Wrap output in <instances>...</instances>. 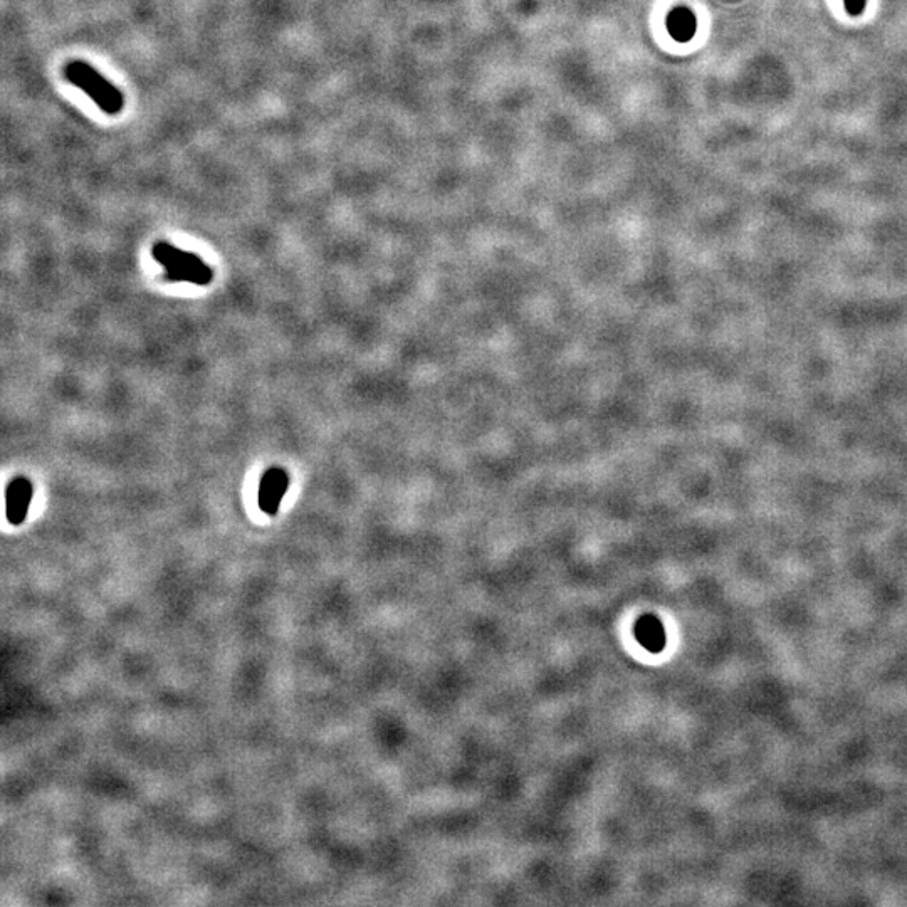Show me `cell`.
<instances>
[{"label": "cell", "mask_w": 907, "mask_h": 907, "mask_svg": "<svg viewBox=\"0 0 907 907\" xmlns=\"http://www.w3.org/2000/svg\"><path fill=\"white\" fill-rule=\"evenodd\" d=\"M637 637L649 651L659 652L666 644V635L661 622L654 617H645L637 625Z\"/></svg>", "instance_id": "6"}, {"label": "cell", "mask_w": 907, "mask_h": 907, "mask_svg": "<svg viewBox=\"0 0 907 907\" xmlns=\"http://www.w3.org/2000/svg\"><path fill=\"white\" fill-rule=\"evenodd\" d=\"M867 0H844L845 11L852 17H857L866 9Z\"/></svg>", "instance_id": "7"}, {"label": "cell", "mask_w": 907, "mask_h": 907, "mask_svg": "<svg viewBox=\"0 0 907 907\" xmlns=\"http://www.w3.org/2000/svg\"><path fill=\"white\" fill-rule=\"evenodd\" d=\"M667 31L671 34L672 39L677 42H689L693 39L698 29V21L691 9L684 6H677L672 9L667 16Z\"/></svg>", "instance_id": "5"}, {"label": "cell", "mask_w": 907, "mask_h": 907, "mask_svg": "<svg viewBox=\"0 0 907 907\" xmlns=\"http://www.w3.org/2000/svg\"><path fill=\"white\" fill-rule=\"evenodd\" d=\"M153 257L165 268V276L177 283H192L207 286L212 283V269L192 252H185L167 242H158L153 247Z\"/></svg>", "instance_id": "2"}, {"label": "cell", "mask_w": 907, "mask_h": 907, "mask_svg": "<svg viewBox=\"0 0 907 907\" xmlns=\"http://www.w3.org/2000/svg\"><path fill=\"white\" fill-rule=\"evenodd\" d=\"M289 488L288 472L279 467L269 469L259 486V508L269 516L278 513L279 504Z\"/></svg>", "instance_id": "3"}, {"label": "cell", "mask_w": 907, "mask_h": 907, "mask_svg": "<svg viewBox=\"0 0 907 907\" xmlns=\"http://www.w3.org/2000/svg\"><path fill=\"white\" fill-rule=\"evenodd\" d=\"M32 484L29 479L17 478L7 486V520L12 525H21L26 520L32 501Z\"/></svg>", "instance_id": "4"}, {"label": "cell", "mask_w": 907, "mask_h": 907, "mask_svg": "<svg viewBox=\"0 0 907 907\" xmlns=\"http://www.w3.org/2000/svg\"><path fill=\"white\" fill-rule=\"evenodd\" d=\"M64 78L84 91L106 115H118L125 108V96L115 84L101 76L98 69L84 61H71L64 68Z\"/></svg>", "instance_id": "1"}]
</instances>
